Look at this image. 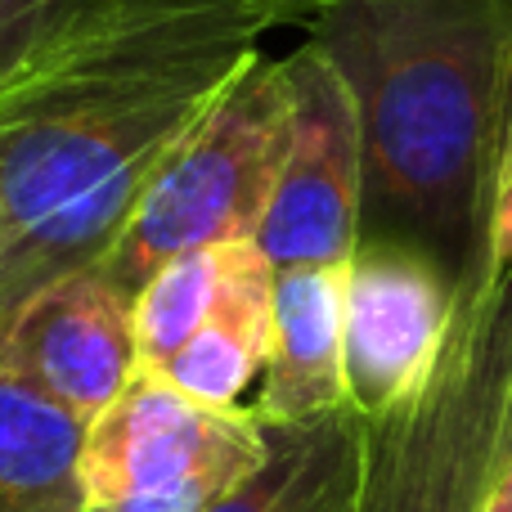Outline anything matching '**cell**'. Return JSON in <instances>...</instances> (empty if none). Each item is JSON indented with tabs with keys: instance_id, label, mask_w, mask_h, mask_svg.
Segmentation results:
<instances>
[{
	"instance_id": "6da1fadb",
	"label": "cell",
	"mask_w": 512,
	"mask_h": 512,
	"mask_svg": "<svg viewBox=\"0 0 512 512\" xmlns=\"http://www.w3.org/2000/svg\"><path fill=\"white\" fill-rule=\"evenodd\" d=\"M301 27L360 108L364 221L459 279L512 122V0H333Z\"/></svg>"
},
{
	"instance_id": "7a4b0ae2",
	"label": "cell",
	"mask_w": 512,
	"mask_h": 512,
	"mask_svg": "<svg viewBox=\"0 0 512 512\" xmlns=\"http://www.w3.org/2000/svg\"><path fill=\"white\" fill-rule=\"evenodd\" d=\"M270 27L243 0H90L68 18L0 81V256L167 153Z\"/></svg>"
},
{
	"instance_id": "3957f363",
	"label": "cell",
	"mask_w": 512,
	"mask_h": 512,
	"mask_svg": "<svg viewBox=\"0 0 512 512\" xmlns=\"http://www.w3.org/2000/svg\"><path fill=\"white\" fill-rule=\"evenodd\" d=\"M512 445V270L490 256L454 279V324L432 382L364 418L355 512H477Z\"/></svg>"
},
{
	"instance_id": "277c9868",
	"label": "cell",
	"mask_w": 512,
	"mask_h": 512,
	"mask_svg": "<svg viewBox=\"0 0 512 512\" xmlns=\"http://www.w3.org/2000/svg\"><path fill=\"white\" fill-rule=\"evenodd\" d=\"M288 135V63L265 59L256 50L158 162L131 225L99 261V274L135 301L153 270L176 256L256 243V230L279 185Z\"/></svg>"
},
{
	"instance_id": "5b68a950",
	"label": "cell",
	"mask_w": 512,
	"mask_h": 512,
	"mask_svg": "<svg viewBox=\"0 0 512 512\" xmlns=\"http://www.w3.org/2000/svg\"><path fill=\"white\" fill-rule=\"evenodd\" d=\"M265 454L252 409H207L140 369L86 423V512H207Z\"/></svg>"
},
{
	"instance_id": "8992f818",
	"label": "cell",
	"mask_w": 512,
	"mask_h": 512,
	"mask_svg": "<svg viewBox=\"0 0 512 512\" xmlns=\"http://www.w3.org/2000/svg\"><path fill=\"white\" fill-rule=\"evenodd\" d=\"M283 63L292 77V135L256 248L274 270L346 265L364 239L360 108L310 36Z\"/></svg>"
},
{
	"instance_id": "52a82bcc",
	"label": "cell",
	"mask_w": 512,
	"mask_h": 512,
	"mask_svg": "<svg viewBox=\"0 0 512 512\" xmlns=\"http://www.w3.org/2000/svg\"><path fill=\"white\" fill-rule=\"evenodd\" d=\"M454 324V279L432 252L364 234L346 265V400L382 418L432 382Z\"/></svg>"
},
{
	"instance_id": "ba28073f",
	"label": "cell",
	"mask_w": 512,
	"mask_h": 512,
	"mask_svg": "<svg viewBox=\"0 0 512 512\" xmlns=\"http://www.w3.org/2000/svg\"><path fill=\"white\" fill-rule=\"evenodd\" d=\"M131 306L99 265L45 283L0 315V373L90 423L140 373Z\"/></svg>"
},
{
	"instance_id": "9c48e42d",
	"label": "cell",
	"mask_w": 512,
	"mask_h": 512,
	"mask_svg": "<svg viewBox=\"0 0 512 512\" xmlns=\"http://www.w3.org/2000/svg\"><path fill=\"white\" fill-rule=\"evenodd\" d=\"M346 265L274 270L270 355L252 405L261 423H306L351 405L342 360Z\"/></svg>"
},
{
	"instance_id": "30bf717a",
	"label": "cell",
	"mask_w": 512,
	"mask_h": 512,
	"mask_svg": "<svg viewBox=\"0 0 512 512\" xmlns=\"http://www.w3.org/2000/svg\"><path fill=\"white\" fill-rule=\"evenodd\" d=\"M274 324V265L256 243L225 248V279L207 324L158 364L167 387L207 409H234L256 373H265Z\"/></svg>"
},
{
	"instance_id": "8fae6325",
	"label": "cell",
	"mask_w": 512,
	"mask_h": 512,
	"mask_svg": "<svg viewBox=\"0 0 512 512\" xmlns=\"http://www.w3.org/2000/svg\"><path fill=\"white\" fill-rule=\"evenodd\" d=\"M261 463L207 512H355L364 414L351 405L306 423H261Z\"/></svg>"
},
{
	"instance_id": "7c38bea8",
	"label": "cell",
	"mask_w": 512,
	"mask_h": 512,
	"mask_svg": "<svg viewBox=\"0 0 512 512\" xmlns=\"http://www.w3.org/2000/svg\"><path fill=\"white\" fill-rule=\"evenodd\" d=\"M86 423L0 373V512H86Z\"/></svg>"
},
{
	"instance_id": "4fadbf2b",
	"label": "cell",
	"mask_w": 512,
	"mask_h": 512,
	"mask_svg": "<svg viewBox=\"0 0 512 512\" xmlns=\"http://www.w3.org/2000/svg\"><path fill=\"white\" fill-rule=\"evenodd\" d=\"M225 279V248H198L162 270L135 292V346H140V369H158L167 355H176L198 328L207 324Z\"/></svg>"
},
{
	"instance_id": "5bb4252c",
	"label": "cell",
	"mask_w": 512,
	"mask_h": 512,
	"mask_svg": "<svg viewBox=\"0 0 512 512\" xmlns=\"http://www.w3.org/2000/svg\"><path fill=\"white\" fill-rule=\"evenodd\" d=\"M90 0H0V81L18 72Z\"/></svg>"
},
{
	"instance_id": "9a60e30c",
	"label": "cell",
	"mask_w": 512,
	"mask_h": 512,
	"mask_svg": "<svg viewBox=\"0 0 512 512\" xmlns=\"http://www.w3.org/2000/svg\"><path fill=\"white\" fill-rule=\"evenodd\" d=\"M486 256L495 265L512 270V122L504 135V153H499V176H495V203H490V234Z\"/></svg>"
},
{
	"instance_id": "2e32d148",
	"label": "cell",
	"mask_w": 512,
	"mask_h": 512,
	"mask_svg": "<svg viewBox=\"0 0 512 512\" xmlns=\"http://www.w3.org/2000/svg\"><path fill=\"white\" fill-rule=\"evenodd\" d=\"M243 5L261 9V14L279 27V23H306L310 14H319V9L333 5V0H243Z\"/></svg>"
},
{
	"instance_id": "e0dca14e",
	"label": "cell",
	"mask_w": 512,
	"mask_h": 512,
	"mask_svg": "<svg viewBox=\"0 0 512 512\" xmlns=\"http://www.w3.org/2000/svg\"><path fill=\"white\" fill-rule=\"evenodd\" d=\"M477 512H512V445H508L504 463L495 468V477H490L486 499H481Z\"/></svg>"
}]
</instances>
